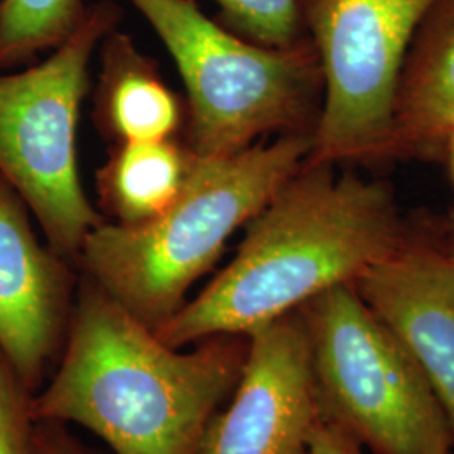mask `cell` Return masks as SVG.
Instances as JSON below:
<instances>
[{"label": "cell", "mask_w": 454, "mask_h": 454, "mask_svg": "<svg viewBox=\"0 0 454 454\" xmlns=\"http://www.w3.org/2000/svg\"><path fill=\"white\" fill-rule=\"evenodd\" d=\"M31 454H90L65 429V424L35 422Z\"/></svg>", "instance_id": "17"}, {"label": "cell", "mask_w": 454, "mask_h": 454, "mask_svg": "<svg viewBox=\"0 0 454 454\" xmlns=\"http://www.w3.org/2000/svg\"><path fill=\"white\" fill-rule=\"evenodd\" d=\"M324 419L309 335L293 311L247 335L243 372L200 454H309Z\"/></svg>", "instance_id": "8"}, {"label": "cell", "mask_w": 454, "mask_h": 454, "mask_svg": "<svg viewBox=\"0 0 454 454\" xmlns=\"http://www.w3.org/2000/svg\"><path fill=\"white\" fill-rule=\"evenodd\" d=\"M450 256H451V258H453V260H454V247H453V251H451V254H450Z\"/></svg>", "instance_id": "20"}, {"label": "cell", "mask_w": 454, "mask_h": 454, "mask_svg": "<svg viewBox=\"0 0 454 454\" xmlns=\"http://www.w3.org/2000/svg\"><path fill=\"white\" fill-rule=\"evenodd\" d=\"M401 82L394 142L433 144L454 130V0H439Z\"/></svg>", "instance_id": "12"}, {"label": "cell", "mask_w": 454, "mask_h": 454, "mask_svg": "<svg viewBox=\"0 0 454 454\" xmlns=\"http://www.w3.org/2000/svg\"><path fill=\"white\" fill-rule=\"evenodd\" d=\"M309 454H371L364 450L357 441L350 438L340 427L332 422L325 421L318 424L313 439Z\"/></svg>", "instance_id": "18"}, {"label": "cell", "mask_w": 454, "mask_h": 454, "mask_svg": "<svg viewBox=\"0 0 454 454\" xmlns=\"http://www.w3.org/2000/svg\"><path fill=\"white\" fill-rule=\"evenodd\" d=\"M66 333L58 371L31 397L33 419L78 424L114 454H200L247 354L246 335L168 347L88 278Z\"/></svg>", "instance_id": "1"}, {"label": "cell", "mask_w": 454, "mask_h": 454, "mask_svg": "<svg viewBox=\"0 0 454 454\" xmlns=\"http://www.w3.org/2000/svg\"><path fill=\"white\" fill-rule=\"evenodd\" d=\"M311 133L270 145L195 157L177 199L153 219L101 223L82 243L86 278L153 332L184 305L191 286L219 260L236 229L256 217L309 160Z\"/></svg>", "instance_id": "3"}, {"label": "cell", "mask_w": 454, "mask_h": 454, "mask_svg": "<svg viewBox=\"0 0 454 454\" xmlns=\"http://www.w3.org/2000/svg\"><path fill=\"white\" fill-rule=\"evenodd\" d=\"M194 155L172 138L120 144L98 172L103 207L116 224L133 226L153 219L180 194Z\"/></svg>", "instance_id": "13"}, {"label": "cell", "mask_w": 454, "mask_h": 454, "mask_svg": "<svg viewBox=\"0 0 454 454\" xmlns=\"http://www.w3.org/2000/svg\"><path fill=\"white\" fill-rule=\"evenodd\" d=\"M231 29L251 43L283 48L298 41L300 0H215Z\"/></svg>", "instance_id": "15"}, {"label": "cell", "mask_w": 454, "mask_h": 454, "mask_svg": "<svg viewBox=\"0 0 454 454\" xmlns=\"http://www.w3.org/2000/svg\"><path fill=\"white\" fill-rule=\"evenodd\" d=\"M65 261L34 236L26 204L0 177V354L35 394L67 330Z\"/></svg>", "instance_id": "9"}, {"label": "cell", "mask_w": 454, "mask_h": 454, "mask_svg": "<svg viewBox=\"0 0 454 454\" xmlns=\"http://www.w3.org/2000/svg\"><path fill=\"white\" fill-rule=\"evenodd\" d=\"M162 39L189 98L199 159L227 157L273 131L307 133L320 65L311 43L268 48L227 31L195 0H130Z\"/></svg>", "instance_id": "4"}, {"label": "cell", "mask_w": 454, "mask_h": 454, "mask_svg": "<svg viewBox=\"0 0 454 454\" xmlns=\"http://www.w3.org/2000/svg\"><path fill=\"white\" fill-rule=\"evenodd\" d=\"M451 137V159H453V170H454V130L450 133Z\"/></svg>", "instance_id": "19"}, {"label": "cell", "mask_w": 454, "mask_h": 454, "mask_svg": "<svg viewBox=\"0 0 454 454\" xmlns=\"http://www.w3.org/2000/svg\"><path fill=\"white\" fill-rule=\"evenodd\" d=\"M298 311L325 421L371 454H450L453 434L434 394L352 283Z\"/></svg>", "instance_id": "6"}, {"label": "cell", "mask_w": 454, "mask_h": 454, "mask_svg": "<svg viewBox=\"0 0 454 454\" xmlns=\"http://www.w3.org/2000/svg\"><path fill=\"white\" fill-rule=\"evenodd\" d=\"M103 127L120 144L168 140L179 129L176 95L130 35L112 31L103 39V80L98 98Z\"/></svg>", "instance_id": "11"}, {"label": "cell", "mask_w": 454, "mask_h": 454, "mask_svg": "<svg viewBox=\"0 0 454 454\" xmlns=\"http://www.w3.org/2000/svg\"><path fill=\"white\" fill-rule=\"evenodd\" d=\"M86 9L82 0H0V73L58 48Z\"/></svg>", "instance_id": "14"}, {"label": "cell", "mask_w": 454, "mask_h": 454, "mask_svg": "<svg viewBox=\"0 0 454 454\" xmlns=\"http://www.w3.org/2000/svg\"><path fill=\"white\" fill-rule=\"evenodd\" d=\"M439 0H300L324 76L309 163H333L394 144L407 49Z\"/></svg>", "instance_id": "7"}, {"label": "cell", "mask_w": 454, "mask_h": 454, "mask_svg": "<svg viewBox=\"0 0 454 454\" xmlns=\"http://www.w3.org/2000/svg\"><path fill=\"white\" fill-rule=\"evenodd\" d=\"M31 397L0 354V454H31L35 424Z\"/></svg>", "instance_id": "16"}, {"label": "cell", "mask_w": 454, "mask_h": 454, "mask_svg": "<svg viewBox=\"0 0 454 454\" xmlns=\"http://www.w3.org/2000/svg\"><path fill=\"white\" fill-rule=\"evenodd\" d=\"M384 185L305 165L247 223L234 260L192 301L155 330L174 348L215 335H249L350 285L403 247Z\"/></svg>", "instance_id": "2"}, {"label": "cell", "mask_w": 454, "mask_h": 454, "mask_svg": "<svg viewBox=\"0 0 454 454\" xmlns=\"http://www.w3.org/2000/svg\"><path fill=\"white\" fill-rule=\"evenodd\" d=\"M352 285L421 371L454 441L453 258L403 246Z\"/></svg>", "instance_id": "10"}, {"label": "cell", "mask_w": 454, "mask_h": 454, "mask_svg": "<svg viewBox=\"0 0 454 454\" xmlns=\"http://www.w3.org/2000/svg\"><path fill=\"white\" fill-rule=\"evenodd\" d=\"M120 19L112 0L93 4L46 61L0 73V177L63 260H78L86 236L103 223L82 187L78 121L91 58Z\"/></svg>", "instance_id": "5"}]
</instances>
